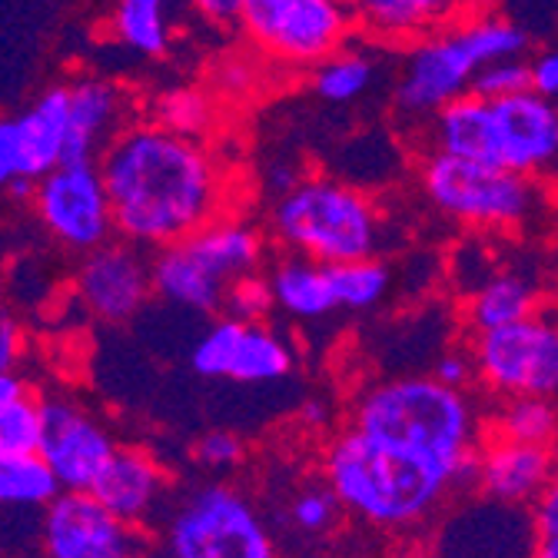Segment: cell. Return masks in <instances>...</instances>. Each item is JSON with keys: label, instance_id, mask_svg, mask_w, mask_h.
<instances>
[{"label": "cell", "instance_id": "83f0119b", "mask_svg": "<svg viewBox=\"0 0 558 558\" xmlns=\"http://www.w3.org/2000/svg\"><path fill=\"white\" fill-rule=\"evenodd\" d=\"M488 436L555 449L558 409L548 399H502L499 409L488 415Z\"/></svg>", "mask_w": 558, "mask_h": 558}, {"label": "cell", "instance_id": "d6986e66", "mask_svg": "<svg viewBox=\"0 0 558 558\" xmlns=\"http://www.w3.org/2000/svg\"><path fill=\"white\" fill-rule=\"evenodd\" d=\"M90 496L104 502L117 519L144 525L147 519H154L167 496V472L144 449H117L110 465L94 482Z\"/></svg>", "mask_w": 558, "mask_h": 558}, {"label": "cell", "instance_id": "60d3db41", "mask_svg": "<svg viewBox=\"0 0 558 558\" xmlns=\"http://www.w3.org/2000/svg\"><path fill=\"white\" fill-rule=\"evenodd\" d=\"M190 8L217 27H230L240 24V14L246 8V0H190Z\"/></svg>", "mask_w": 558, "mask_h": 558}, {"label": "cell", "instance_id": "f35d334b", "mask_svg": "<svg viewBox=\"0 0 558 558\" xmlns=\"http://www.w3.org/2000/svg\"><path fill=\"white\" fill-rule=\"evenodd\" d=\"M532 519H535L538 538L558 542V472H555V478L548 482V488L542 493V499L532 506Z\"/></svg>", "mask_w": 558, "mask_h": 558}, {"label": "cell", "instance_id": "f546056e", "mask_svg": "<svg viewBox=\"0 0 558 558\" xmlns=\"http://www.w3.org/2000/svg\"><path fill=\"white\" fill-rule=\"evenodd\" d=\"M376 81V63L373 57L360 53V50H339L329 60H323L313 70V90L326 100V104H349L369 90V84Z\"/></svg>", "mask_w": 558, "mask_h": 558}, {"label": "cell", "instance_id": "52a82bcc", "mask_svg": "<svg viewBox=\"0 0 558 558\" xmlns=\"http://www.w3.org/2000/svg\"><path fill=\"white\" fill-rule=\"evenodd\" d=\"M167 558H279L276 535L236 485H196L167 519Z\"/></svg>", "mask_w": 558, "mask_h": 558}, {"label": "cell", "instance_id": "bcb514c9", "mask_svg": "<svg viewBox=\"0 0 558 558\" xmlns=\"http://www.w3.org/2000/svg\"><path fill=\"white\" fill-rule=\"evenodd\" d=\"M488 4V0H475V8H485Z\"/></svg>", "mask_w": 558, "mask_h": 558}, {"label": "cell", "instance_id": "f1b7e54d", "mask_svg": "<svg viewBox=\"0 0 558 558\" xmlns=\"http://www.w3.org/2000/svg\"><path fill=\"white\" fill-rule=\"evenodd\" d=\"M339 515H342V506L332 496V488L323 482V475L316 482L296 485L290 493V499L283 502V509H279V522H283V529H293L290 535L306 538V542L329 538L339 525Z\"/></svg>", "mask_w": 558, "mask_h": 558}, {"label": "cell", "instance_id": "ee69618b", "mask_svg": "<svg viewBox=\"0 0 558 558\" xmlns=\"http://www.w3.org/2000/svg\"><path fill=\"white\" fill-rule=\"evenodd\" d=\"M532 558H558V542H548V538H538Z\"/></svg>", "mask_w": 558, "mask_h": 558}, {"label": "cell", "instance_id": "9c48e42d", "mask_svg": "<svg viewBox=\"0 0 558 558\" xmlns=\"http://www.w3.org/2000/svg\"><path fill=\"white\" fill-rule=\"evenodd\" d=\"M240 34L256 57L283 70H316L356 34L349 0H246Z\"/></svg>", "mask_w": 558, "mask_h": 558}, {"label": "cell", "instance_id": "ab89813d", "mask_svg": "<svg viewBox=\"0 0 558 558\" xmlns=\"http://www.w3.org/2000/svg\"><path fill=\"white\" fill-rule=\"evenodd\" d=\"M24 349V332L14 316L0 313V373H14Z\"/></svg>", "mask_w": 558, "mask_h": 558}, {"label": "cell", "instance_id": "9a60e30c", "mask_svg": "<svg viewBox=\"0 0 558 558\" xmlns=\"http://www.w3.org/2000/svg\"><path fill=\"white\" fill-rule=\"evenodd\" d=\"M154 296L150 256L133 243H107L84 256L77 300L104 323H126Z\"/></svg>", "mask_w": 558, "mask_h": 558}, {"label": "cell", "instance_id": "e0dca14e", "mask_svg": "<svg viewBox=\"0 0 558 558\" xmlns=\"http://www.w3.org/2000/svg\"><path fill=\"white\" fill-rule=\"evenodd\" d=\"M558 472L551 446H525L488 436L472 465V485L485 499L532 509Z\"/></svg>", "mask_w": 558, "mask_h": 558}, {"label": "cell", "instance_id": "ffe728a7", "mask_svg": "<svg viewBox=\"0 0 558 558\" xmlns=\"http://www.w3.org/2000/svg\"><path fill=\"white\" fill-rule=\"evenodd\" d=\"M426 150L475 160V163H499V123L488 100L465 94L426 120Z\"/></svg>", "mask_w": 558, "mask_h": 558}, {"label": "cell", "instance_id": "d590c367", "mask_svg": "<svg viewBox=\"0 0 558 558\" xmlns=\"http://www.w3.org/2000/svg\"><path fill=\"white\" fill-rule=\"evenodd\" d=\"M21 177H24V150H21L17 117H4L0 120V190L8 193V186Z\"/></svg>", "mask_w": 558, "mask_h": 558}, {"label": "cell", "instance_id": "74e56055", "mask_svg": "<svg viewBox=\"0 0 558 558\" xmlns=\"http://www.w3.org/2000/svg\"><path fill=\"white\" fill-rule=\"evenodd\" d=\"M532 90L542 94L545 100L558 104V47L542 50L532 60Z\"/></svg>", "mask_w": 558, "mask_h": 558}, {"label": "cell", "instance_id": "ac0fdd59", "mask_svg": "<svg viewBox=\"0 0 558 558\" xmlns=\"http://www.w3.org/2000/svg\"><path fill=\"white\" fill-rule=\"evenodd\" d=\"M349 4L356 14V31L389 47H409L456 27L475 11V0H349Z\"/></svg>", "mask_w": 558, "mask_h": 558}, {"label": "cell", "instance_id": "f6af8a7d", "mask_svg": "<svg viewBox=\"0 0 558 558\" xmlns=\"http://www.w3.org/2000/svg\"><path fill=\"white\" fill-rule=\"evenodd\" d=\"M306 415H310V423H326V412H323V405L319 402H310V409H306Z\"/></svg>", "mask_w": 558, "mask_h": 558}, {"label": "cell", "instance_id": "44dd1931", "mask_svg": "<svg viewBox=\"0 0 558 558\" xmlns=\"http://www.w3.org/2000/svg\"><path fill=\"white\" fill-rule=\"evenodd\" d=\"M123 126V94L110 81H77L70 87V140L63 163H97Z\"/></svg>", "mask_w": 558, "mask_h": 558}, {"label": "cell", "instance_id": "ba28073f", "mask_svg": "<svg viewBox=\"0 0 558 558\" xmlns=\"http://www.w3.org/2000/svg\"><path fill=\"white\" fill-rule=\"evenodd\" d=\"M418 183L442 217L472 230H512L535 209L538 183L509 167L423 154Z\"/></svg>", "mask_w": 558, "mask_h": 558}, {"label": "cell", "instance_id": "836d02e7", "mask_svg": "<svg viewBox=\"0 0 558 558\" xmlns=\"http://www.w3.org/2000/svg\"><path fill=\"white\" fill-rule=\"evenodd\" d=\"M276 310L272 290H269V276L263 272H250L230 287L227 303H223V316L243 319V323H266V316Z\"/></svg>", "mask_w": 558, "mask_h": 558}, {"label": "cell", "instance_id": "4dcf8cb0", "mask_svg": "<svg viewBox=\"0 0 558 558\" xmlns=\"http://www.w3.org/2000/svg\"><path fill=\"white\" fill-rule=\"evenodd\" d=\"M329 279H332V293H336L339 310H349V313L373 310L389 293V269L376 256L329 266Z\"/></svg>", "mask_w": 558, "mask_h": 558}, {"label": "cell", "instance_id": "6da1fadb", "mask_svg": "<svg viewBox=\"0 0 558 558\" xmlns=\"http://www.w3.org/2000/svg\"><path fill=\"white\" fill-rule=\"evenodd\" d=\"M97 163L123 243L157 253L230 217L233 180L227 160L203 140L136 120L110 140Z\"/></svg>", "mask_w": 558, "mask_h": 558}, {"label": "cell", "instance_id": "277c9868", "mask_svg": "<svg viewBox=\"0 0 558 558\" xmlns=\"http://www.w3.org/2000/svg\"><path fill=\"white\" fill-rule=\"evenodd\" d=\"M525 31L488 8H475L456 27L429 34L405 47L396 107L409 120H429L446 104L472 94L475 74L485 63L522 57Z\"/></svg>", "mask_w": 558, "mask_h": 558}, {"label": "cell", "instance_id": "2e32d148", "mask_svg": "<svg viewBox=\"0 0 558 558\" xmlns=\"http://www.w3.org/2000/svg\"><path fill=\"white\" fill-rule=\"evenodd\" d=\"M499 123V163L522 177L558 173V104L535 90L493 104Z\"/></svg>", "mask_w": 558, "mask_h": 558}, {"label": "cell", "instance_id": "7402d4cb", "mask_svg": "<svg viewBox=\"0 0 558 558\" xmlns=\"http://www.w3.org/2000/svg\"><path fill=\"white\" fill-rule=\"evenodd\" d=\"M21 150H24V177L44 180L66 157L70 140V87L44 90L21 117Z\"/></svg>", "mask_w": 558, "mask_h": 558}, {"label": "cell", "instance_id": "d4e9b609", "mask_svg": "<svg viewBox=\"0 0 558 558\" xmlns=\"http://www.w3.org/2000/svg\"><path fill=\"white\" fill-rule=\"evenodd\" d=\"M113 34L140 57H163L173 40L170 0H117Z\"/></svg>", "mask_w": 558, "mask_h": 558}, {"label": "cell", "instance_id": "7bdbcfd3", "mask_svg": "<svg viewBox=\"0 0 558 558\" xmlns=\"http://www.w3.org/2000/svg\"><path fill=\"white\" fill-rule=\"evenodd\" d=\"M8 193H11L14 199H34V193H37V180L21 177V180H14V183L8 186Z\"/></svg>", "mask_w": 558, "mask_h": 558}, {"label": "cell", "instance_id": "8fae6325", "mask_svg": "<svg viewBox=\"0 0 558 558\" xmlns=\"http://www.w3.org/2000/svg\"><path fill=\"white\" fill-rule=\"evenodd\" d=\"M34 209L47 233L74 253H94L117 233L100 163H60L37 180Z\"/></svg>", "mask_w": 558, "mask_h": 558}, {"label": "cell", "instance_id": "4316f807", "mask_svg": "<svg viewBox=\"0 0 558 558\" xmlns=\"http://www.w3.org/2000/svg\"><path fill=\"white\" fill-rule=\"evenodd\" d=\"M147 120L170 130V133L203 140L206 133L217 130L220 107H217L214 97H209L206 90H199V87H170V90H163V94H157L150 100Z\"/></svg>", "mask_w": 558, "mask_h": 558}, {"label": "cell", "instance_id": "cb8c5ba5", "mask_svg": "<svg viewBox=\"0 0 558 558\" xmlns=\"http://www.w3.org/2000/svg\"><path fill=\"white\" fill-rule=\"evenodd\" d=\"M538 316V287L522 272H493L478 283L465 303V323L472 336L493 332L522 319Z\"/></svg>", "mask_w": 558, "mask_h": 558}, {"label": "cell", "instance_id": "5bb4252c", "mask_svg": "<svg viewBox=\"0 0 558 558\" xmlns=\"http://www.w3.org/2000/svg\"><path fill=\"white\" fill-rule=\"evenodd\" d=\"M44 405V462L63 493H90L100 472L117 456V442L100 418L63 396L40 399Z\"/></svg>", "mask_w": 558, "mask_h": 558}, {"label": "cell", "instance_id": "e575fe53", "mask_svg": "<svg viewBox=\"0 0 558 558\" xmlns=\"http://www.w3.org/2000/svg\"><path fill=\"white\" fill-rule=\"evenodd\" d=\"M190 456H193V462L199 469L223 475V472H236L246 462L250 452H246V442L236 433H230V429H209V433H203L196 439Z\"/></svg>", "mask_w": 558, "mask_h": 558}, {"label": "cell", "instance_id": "4fadbf2b", "mask_svg": "<svg viewBox=\"0 0 558 558\" xmlns=\"http://www.w3.org/2000/svg\"><path fill=\"white\" fill-rule=\"evenodd\" d=\"M44 551L47 558H147V538L90 493H60L44 515Z\"/></svg>", "mask_w": 558, "mask_h": 558}, {"label": "cell", "instance_id": "b9f144b4", "mask_svg": "<svg viewBox=\"0 0 558 558\" xmlns=\"http://www.w3.org/2000/svg\"><path fill=\"white\" fill-rule=\"evenodd\" d=\"M21 396H27V389H24V383L14 376V373H0V412H4L14 399H21Z\"/></svg>", "mask_w": 558, "mask_h": 558}, {"label": "cell", "instance_id": "7c38bea8", "mask_svg": "<svg viewBox=\"0 0 558 558\" xmlns=\"http://www.w3.org/2000/svg\"><path fill=\"white\" fill-rule=\"evenodd\" d=\"M190 366L203 379H223L240 386H266L287 379L296 369V353L287 336L269 323H243L220 316L190 353Z\"/></svg>", "mask_w": 558, "mask_h": 558}, {"label": "cell", "instance_id": "7a4b0ae2", "mask_svg": "<svg viewBox=\"0 0 558 558\" xmlns=\"http://www.w3.org/2000/svg\"><path fill=\"white\" fill-rule=\"evenodd\" d=\"M349 426L442 465L459 485L472 482L475 456L488 439V418L469 389L446 386L433 373L369 383L349 405Z\"/></svg>", "mask_w": 558, "mask_h": 558}, {"label": "cell", "instance_id": "d6a6232c", "mask_svg": "<svg viewBox=\"0 0 558 558\" xmlns=\"http://www.w3.org/2000/svg\"><path fill=\"white\" fill-rule=\"evenodd\" d=\"M525 90H532V60H525V57H506L496 63H485L472 84V94L488 104L519 97Z\"/></svg>", "mask_w": 558, "mask_h": 558}, {"label": "cell", "instance_id": "30bf717a", "mask_svg": "<svg viewBox=\"0 0 558 558\" xmlns=\"http://www.w3.org/2000/svg\"><path fill=\"white\" fill-rule=\"evenodd\" d=\"M475 379L499 399L558 396V323L532 316L472 336Z\"/></svg>", "mask_w": 558, "mask_h": 558}, {"label": "cell", "instance_id": "1f68e13d", "mask_svg": "<svg viewBox=\"0 0 558 558\" xmlns=\"http://www.w3.org/2000/svg\"><path fill=\"white\" fill-rule=\"evenodd\" d=\"M0 449L17 456H40L44 449V405L31 392L0 412Z\"/></svg>", "mask_w": 558, "mask_h": 558}, {"label": "cell", "instance_id": "8992f818", "mask_svg": "<svg viewBox=\"0 0 558 558\" xmlns=\"http://www.w3.org/2000/svg\"><path fill=\"white\" fill-rule=\"evenodd\" d=\"M263 233L240 220L220 217L183 243L150 256L154 293L193 313H220L236 279L259 272Z\"/></svg>", "mask_w": 558, "mask_h": 558}, {"label": "cell", "instance_id": "603a6c76", "mask_svg": "<svg viewBox=\"0 0 558 558\" xmlns=\"http://www.w3.org/2000/svg\"><path fill=\"white\" fill-rule=\"evenodd\" d=\"M269 290L276 300V310L287 313L296 323H316L339 310L329 266L303 259V256H283L269 269Z\"/></svg>", "mask_w": 558, "mask_h": 558}, {"label": "cell", "instance_id": "8d00e7d4", "mask_svg": "<svg viewBox=\"0 0 558 558\" xmlns=\"http://www.w3.org/2000/svg\"><path fill=\"white\" fill-rule=\"evenodd\" d=\"M433 376L446 386L456 389H469L475 383V360H472V349H446V353L433 363Z\"/></svg>", "mask_w": 558, "mask_h": 558}, {"label": "cell", "instance_id": "3957f363", "mask_svg": "<svg viewBox=\"0 0 558 558\" xmlns=\"http://www.w3.org/2000/svg\"><path fill=\"white\" fill-rule=\"evenodd\" d=\"M319 475L342 512L383 532L426 525L459 485L442 465L345 426L319 452Z\"/></svg>", "mask_w": 558, "mask_h": 558}, {"label": "cell", "instance_id": "484cf974", "mask_svg": "<svg viewBox=\"0 0 558 558\" xmlns=\"http://www.w3.org/2000/svg\"><path fill=\"white\" fill-rule=\"evenodd\" d=\"M63 493L44 456H17L0 449V506L47 509Z\"/></svg>", "mask_w": 558, "mask_h": 558}, {"label": "cell", "instance_id": "5b68a950", "mask_svg": "<svg viewBox=\"0 0 558 558\" xmlns=\"http://www.w3.org/2000/svg\"><path fill=\"white\" fill-rule=\"evenodd\" d=\"M269 233L290 256L323 266L373 259L383 214L369 193L332 177H303L269 206Z\"/></svg>", "mask_w": 558, "mask_h": 558}]
</instances>
